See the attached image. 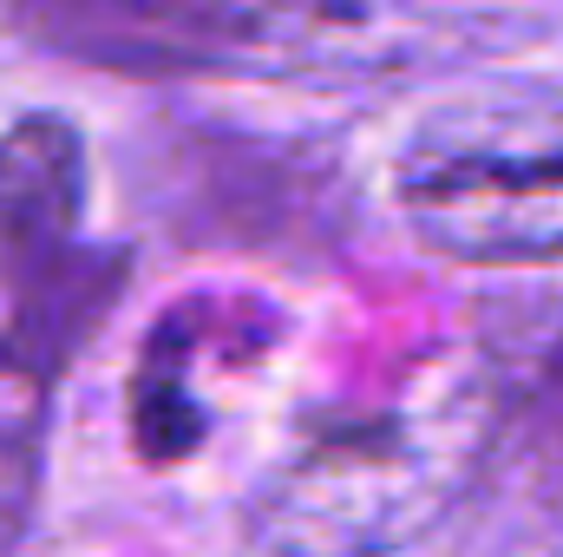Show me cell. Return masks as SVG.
I'll use <instances>...</instances> for the list:
<instances>
[{
    "mask_svg": "<svg viewBox=\"0 0 563 557\" xmlns=\"http://www.w3.org/2000/svg\"><path fill=\"white\" fill-rule=\"evenodd\" d=\"M0 26L40 53L132 79L210 73L243 40L230 0H0Z\"/></svg>",
    "mask_w": 563,
    "mask_h": 557,
    "instance_id": "277c9868",
    "label": "cell"
},
{
    "mask_svg": "<svg viewBox=\"0 0 563 557\" xmlns=\"http://www.w3.org/2000/svg\"><path fill=\"white\" fill-rule=\"evenodd\" d=\"M400 217L465 270L563 263V106H452L400 157Z\"/></svg>",
    "mask_w": 563,
    "mask_h": 557,
    "instance_id": "3957f363",
    "label": "cell"
},
{
    "mask_svg": "<svg viewBox=\"0 0 563 557\" xmlns=\"http://www.w3.org/2000/svg\"><path fill=\"white\" fill-rule=\"evenodd\" d=\"M125 256L86 243V144L33 112L0 132V557L33 525L53 387L112 308Z\"/></svg>",
    "mask_w": 563,
    "mask_h": 557,
    "instance_id": "6da1fadb",
    "label": "cell"
},
{
    "mask_svg": "<svg viewBox=\"0 0 563 557\" xmlns=\"http://www.w3.org/2000/svg\"><path fill=\"white\" fill-rule=\"evenodd\" d=\"M505 419H511V433L525 439V459L538 466V485H544L551 499H563V341L544 354L531 394L511 401Z\"/></svg>",
    "mask_w": 563,
    "mask_h": 557,
    "instance_id": "5b68a950",
    "label": "cell"
},
{
    "mask_svg": "<svg viewBox=\"0 0 563 557\" xmlns=\"http://www.w3.org/2000/svg\"><path fill=\"white\" fill-rule=\"evenodd\" d=\"M511 407L478 374H432L374 414L321 426L276 472L256 532L276 557H387L465 499Z\"/></svg>",
    "mask_w": 563,
    "mask_h": 557,
    "instance_id": "7a4b0ae2",
    "label": "cell"
}]
</instances>
